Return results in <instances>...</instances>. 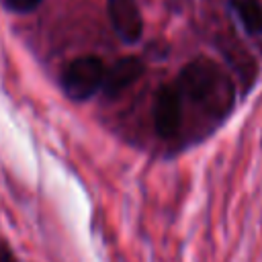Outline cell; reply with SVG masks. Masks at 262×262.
Returning a JSON list of instances; mask_svg holds the SVG:
<instances>
[{"instance_id":"obj_1","label":"cell","mask_w":262,"mask_h":262,"mask_svg":"<svg viewBox=\"0 0 262 262\" xmlns=\"http://www.w3.org/2000/svg\"><path fill=\"white\" fill-rule=\"evenodd\" d=\"M184 98L196 104L213 121H221L235 104V86L231 78L209 57L188 61L176 84Z\"/></svg>"},{"instance_id":"obj_2","label":"cell","mask_w":262,"mask_h":262,"mask_svg":"<svg viewBox=\"0 0 262 262\" xmlns=\"http://www.w3.org/2000/svg\"><path fill=\"white\" fill-rule=\"evenodd\" d=\"M104 74H106V70H104L100 57H96V55L76 57L66 66V70L61 74L63 92L76 102L88 100L98 88H102Z\"/></svg>"},{"instance_id":"obj_3","label":"cell","mask_w":262,"mask_h":262,"mask_svg":"<svg viewBox=\"0 0 262 262\" xmlns=\"http://www.w3.org/2000/svg\"><path fill=\"white\" fill-rule=\"evenodd\" d=\"M182 92L178 86L166 84L156 92L154 100V127L162 139L178 135L182 125Z\"/></svg>"},{"instance_id":"obj_4","label":"cell","mask_w":262,"mask_h":262,"mask_svg":"<svg viewBox=\"0 0 262 262\" xmlns=\"http://www.w3.org/2000/svg\"><path fill=\"white\" fill-rule=\"evenodd\" d=\"M108 18L115 33L125 43H135L143 35V18L135 0H108Z\"/></svg>"},{"instance_id":"obj_5","label":"cell","mask_w":262,"mask_h":262,"mask_svg":"<svg viewBox=\"0 0 262 262\" xmlns=\"http://www.w3.org/2000/svg\"><path fill=\"white\" fill-rule=\"evenodd\" d=\"M143 61L135 55H125L121 59H117L104 74V82H102V90L106 96L115 98L121 92H125L131 84H135L141 76H143Z\"/></svg>"},{"instance_id":"obj_6","label":"cell","mask_w":262,"mask_h":262,"mask_svg":"<svg viewBox=\"0 0 262 262\" xmlns=\"http://www.w3.org/2000/svg\"><path fill=\"white\" fill-rule=\"evenodd\" d=\"M231 8L250 35H262V4L258 0H231Z\"/></svg>"},{"instance_id":"obj_7","label":"cell","mask_w":262,"mask_h":262,"mask_svg":"<svg viewBox=\"0 0 262 262\" xmlns=\"http://www.w3.org/2000/svg\"><path fill=\"white\" fill-rule=\"evenodd\" d=\"M2 2L12 12H31L41 4V0H2Z\"/></svg>"},{"instance_id":"obj_8","label":"cell","mask_w":262,"mask_h":262,"mask_svg":"<svg viewBox=\"0 0 262 262\" xmlns=\"http://www.w3.org/2000/svg\"><path fill=\"white\" fill-rule=\"evenodd\" d=\"M0 262H16L14 256H12V252L4 244H0Z\"/></svg>"}]
</instances>
